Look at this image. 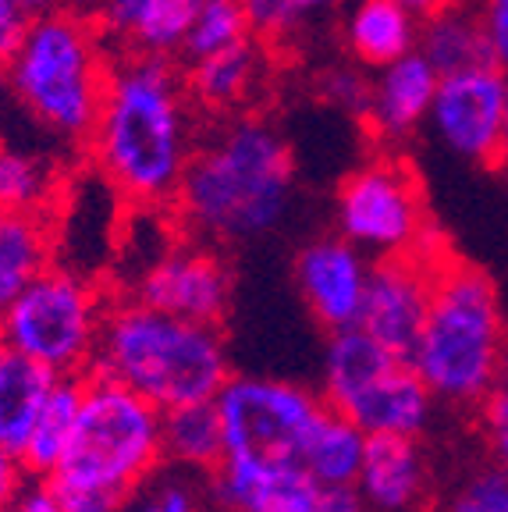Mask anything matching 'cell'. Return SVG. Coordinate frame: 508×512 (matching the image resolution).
<instances>
[{"mask_svg":"<svg viewBox=\"0 0 508 512\" xmlns=\"http://www.w3.org/2000/svg\"><path fill=\"white\" fill-rule=\"evenodd\" d=\"M196 143V107L178 61L114 54L104 104L86 139L104 182L132 207H171Z\"/></svg>","mask_w":508,"mask_h":512,"instance_id":"6da1fadb","label":"cell"},{"mask_svg":"<svg viewBox=\"0 0 508 512\" xmlns=\"http://www.w3.org/2000/svg\"><path fill=\"white\" fill-rule=\"evenodd\" d=\"M295 192V150L260 111L217 118L199 132L175 192L178 224L210 246H239L270 235L285 221Z\"/></svg>","mask_w":508,"mask_h":512,"instance_id":"7a4b0ae2","label":"cell"},{"mask_svg":"<svg viewBox=\"0 0 508 512\" xmlns=\"http://www.w3.org/2000/svg\"><path fill=\"white\" fill-rule=\"evenodd\" d=\"M93 374L132 388L167 413L192 402H214L231 377L228 345L217 324H196L153 310L139 299L107 306Z\"/></svg>","mask_w":508,"mask_h":512,"instance_id":"3957f363","label":"cell"},{"mask_svg":"<svg viewBox=\"0 0 508 512\" xmlns=\"http://www.w3.org/2000/svg\"><path fill=\"white\" fill-rule=\"evenodd\" d=\"M437 402L480 406L508 367V324L487 271L445 253L437 260L430 310L409 356Z\"/></svg>","mask_w":508,"mask_h":512,"instance_id":"277c9868","label":"cell"},{"mask_svg":"<svg viewBox=\"0 0 508 512\" xmlns=\"http://www.w3.org/2000/svg\"><path fill=\"white\" fill-rule=\"evenodd\" d=\"M114 50L93 18L75 8L32 18L4 82L43 132L86 146L104 104Z\"/></svg>","mask_w":508,"mask_h":512,"instance_id":"5b68a950","label":"cell"},{"mask_svg":"<svg viewBox=\"0 0 508 512\" xmlns=\"http://www.w3.org/2000/svg\"><path fill=\"white\" fill-rule=\"evenodd\" d=\"M164 459V413L104 374H82L72 441L47 477L54 491H100L125 505Z\"/></svg>","mask_w":508,"mask_h":512,"instance_id":"8992f818","label":"cell"},{"mask_svg":"<svg viewBox=\"0 0 508 512\" xmlns=\"http://www.w3.org/2000/svg\"><path fill=\"white\" fill-rule=\"evenodd\" d=\"M111 299L72 267L47 264L0 310V345L50 374H89Z\"/></svg>","mask_w":508,"mask_h":512,"instance_id":"52a82bcc","label":"cell"},{"mask_svg":"<svg viewBox=\"0 0 508 512\" xmlns=\"http://www.w3.org/2000/svg\"><path fill=\"white\" fill-rule=\"evenodd\" d=\"M334 232L370 260L437 246L423 185L402 153L381 150L352 168L334 192Z\"/></svg>","mask_w":508,"mask_h":512,"instance_id":"ba28073f","label":"cell"},{"mask_svg":"<svg viewBox=\"0 0 508 512\" xmlns=\"http://www.w3.org/2000/svg\"><path fill=\"white\" fill-rule=\"evenodd\" d=\"M214 406L221 413L224 459L260 470H292L324 399L278 377H228Z\"/></svg>","mask_w":508,"mask_h":512,"instance_id":"9c48e42d","label":"cell"},{"mask_svg":"<svg viewBox=\"0 0 508 512\" xmlns=\"http://www.w3.org/2000/svg\"><path fill=\"white\" fill-rule=\"evenodd\" d=\"M427 128L452 157L477 168H501L505 68L473 64L441 75L430 100Z\"/></svg>","mask_w":508,"mask_h":512,"instance_id":"30bf717a","label":"cell"},{"mask_svg":"<svg viewBox=\"0 0 508 512\" xmlns=\"http://www.w3.org/2000/svg\"><path fill=\"white\" fill-rule=\"evenodd\" d=\"M132 296L153 310L221 328L235 296V271L221 246L199 239L175 242L143 267Z\"/></svg>","mask_w":508,"mask_h":512,"instance_id":"8fae6325","label":"cell"},{"mask_svg":"<svg viewBox=\"0 0 508 512\" xmlns=\"http://www.w3.org/2000/svg\"><path fill=\"white\" fill-rule=\"evenodd\" d=\"M445 253L448 246L437 242V246L420 249V253L384 256L370 267L363 310H359L356 324L405 363H409L416 342H420L423 320H427L430 310L437 260Z\"/></svg>","mask_w":508,"mask_h":512,"instance_id":"7c38bea8","label":"cell"},{"mask_svg":"<svg viewBox=\"0 0 508 512\" xmlns=\"http://www.w3.org/2000/svg\"><path fill=\"white\" fill-rule=\"evenodd\" d=\"M374 260L342 235H320L295 256V288L317 324L327 331L352 328L363 310Z\"/></svg>","mask_w":508,"mask_h":512,"instance_id":"4fadbf2b","label":"cell"},{"mask_svg":"<svg viewBox=\"0 0 508 512\" xmlns=\"http://www.w3.org/2000/svg\"><path fill=\"white\" fill-rule=\"evenodd\" d=\"M437 79H441L437 68L420 50L377 68L374 82H370V104L359 118L377 150H405V143H413L420 128H427Z\"/></svg>","mask_w":508,"mask_h":512,"instance_id":"5bb4252c","label":"cell"},{"mask_svg":"<svg viewBox=\"0 0 508 512\" xmlns=\"http://www.w3.org/2000/svg\"><path fill=\"white\" fill-rule=\"evenodd\" d=\"M270 54L274 50L267 43L249 36V40L235 43V47L221 50V54L185 61L182 79L192 107L199 114H210V118L253 111L263 86H267Z\"/></svg>","mask_w":508,"mask_h":512,"instance_id":"9a60e30c","label":"cell"},{"mask_svg":"<svg viewBox=\"0 0 508 512\" xmlns=\"http://www.w3.org/2000/svg\"><path fill=\"white\" fill-rule=\"evenodd\" d=\"M199 0H89L86 15L114 54H150L178 61Z\"/></svg>","mask_w":508,"mask_h":512,"instance_id":"2e32d148","label":"cell"},{"mask_svg":"<svg viewBox=\"0 0 508 512\" xmlns=\"http://www.w3.org/2000/svg\"><path fill=\"white\" fill-rule=\"evenodd\" d=\"M352 491L366 512H420L430 491L420 438L370 434Z\"/></svg>","mask_w":508,"mask_h":512,"instance_id":"e0dca14e","label":"cell"},{"mask_svg":"<svg viewBox=\"0 0 508 512\" xmlns=\"http://www.w3.org/2000/svg\"><path fill=\"white\" fill-rule=\"evenodd\" d=\"M434 395L413 370V363L395 360L374 381L359 388L338 413H345L363 434H398L420 438L434 420Z\"/></svg>","mask_w":508,"mask_h":512,"instance_id":"ac0fdd59","label":"cell"},{"mask_svg":"<svg viewBox=\"0 0 508 512\" xmlns=\"http://www.w3.org/2000/svg\"><path fill=\"white\" fill-rule=\"evenodd\" d=\"M338 36L352 61L377 72L413 54L420 40V18L395 0H345V8L338 11Z\"/></svg>","mask_w":508,"mask_h":512,"instance_id":"d6986e66","label":"cell"},{"mask_svg":"<svg viewBox=\"0 0 508 512\" xmlns=\"http://www.w3.org/2000/svg\"><path fill=\"white\" fill-rule=\"evenodd\" d=\"M366 438L370 434L359 431L349 416L324 406L313 420L306 441H302L299 470L310 480H317L324 491L352 488L359 477V466H363Z\"/></svg>","mask_w":508,"mask_h":512,"instance_id":"ffe728a7","label":"cell"},{"mask_svg":"<svg viewBox=\"0 0 508 512\" xmlns=\"http://www.w3.org/2000/svg\"><path fill=\"white\" fill-rule=\"evenodd\" d=\"M54 217L0 210V310L54 264Z\"/></svg>","mask_w":508,"mask_h":512,"instance_id":"44dd1931","label":"cell"},{"mask_svg":"<svg viewBox=\"0 0 508 512\" xmlns=\"http://www.w3.org/2000/svg\"><path fill=\"white\" fill-rule=\"evenodd\" d=\"M54 381L57 374L47 367L0 345V445L22 452Z\"/></svg>","mask_w":508,"mask_h":512,"instance_id":"7402d4cb","label":"cell"},{"mask_svg":"<svg viewBox=\"0 0 508 512\" xmlns=\"http://www.w3.org/2000/svg\"><path fill=\"white\" fill-rule=\"evenodd\" d=\"M79 402H82V374L57 377L43 409L36 413V424H32L22 452H18L29 477L47 480L57 470L64 448L72 441L75 420H79Z\"/></svg>","mask_w":508,"mask_h":512,"instance_id":"603a6c76","label":"cell"},{"mask_svg":"<svg viewBox=\"0 0 508 512\" xmlns=\"http://www.w3.org/2000/svg\"><path fill=\"white\" fill-rule=\"evenodd\" d=\"M416 50L437 68V75L473 68V64H494L487 54V40L480 32V22L466 0L452 8L437 11L430 18H420V40Z\"/></svg>","mask_w":508,"mask_h":512,"instance_id":"cb8c5ba5","label":"cell"},{"mask_svg":"<svg viewBox=\"0 0 508 512\" xmlns=\"http://www.w3.org/2000/svg\"><path fill=\"white\" fill-rule=\"evenodd\" d=\"M164 459L185 470L214 473L224 459L221 413L214 402H192L164 413Z\"/></svg>","mask_w":508,"mask_h":512,"instance_id":"d4e9b609","label":"cell"},{"mask_svg":"<svg viewBox=\"0 0 508 512\" xmlns=\"http://www.w3.org/2000/svg\"><path fill=\"white\" fill-rule=\"evenodd\" d=\"M61 192V175L47 153L0 143V210L50 214Z\"/></svg>","mask_w":508,"mask_h":512,"instance_id":"484cf974","label":"cell"},{"mask_svg":"<svg viewBox=\"0 0 508 512\" xmlns=\"http://www.w3.org/2000/svg\"><path fill=\"white\" fill-rule=\"evenodd\" d=\"M253 36L270 50H288L310 29L338 18L345 0H242Z\"/></svg>","mask_w":508,"mask_h":512,"instance_id":"4316f807","label":"cell"},{"mask_svg":"<svg viewBox=\"0 0 508 512\" xmlns=\"http://www.w3.org/2000/svg\"><path fill=\"white\" fill-rule=\"evenodd\" d=\"M249 36H253V25H249L242 0H199L189 32H185L178 64L221 54V50L235 47V43L249 40Z\"/></svg>","mask_w":508,"mask_h":512,"instance_id":"83f0119b","label":"cell"},{"mask_svg":"<svg viewBox=\"0 0 508 512\" xmlns=\"http://www.w3.org/2000/svg\"><path fill=\"white\" fill-rule=\"evenodd\" d=\"M370 82H374V72L349 61H331L324 68H317L313 75V96L320 104L334 107V111H345L352 118H363L366 104H370Z\"/></svg>","mask_w":508,"mask_h":512,"instance_id":"f1b7e54d","label":"cell"},{"mask_svg":"<svg viewBox=\"0 0 508 512\" xmlns=\"http://www.w3.org/2000/svg\"><path fill=\"white\" fill-rule=\"evenodd\" d=\"M320 502H324V488L306 477L299 466H292V470H278L274 477H267V484L242 512H320Z\"/></svg>","mask_w":508,"mask_h":512,"instance_id":"f546056e","label":"cell"},{"mask_svg":"<svg viewBox=\"0 0 508 512\" xmlns=\"http://www.w3.org/2000/svg\"><path fill=\"white\" fill-rule=\"evenodd\" d=\"M441 512H508V473L498 463L473 470L455 484Z\"/></svg>","mask_w":508,"mask_h":512,"instance_id":"4dcf8cb0","label":"cell"},{"mask_svg":"<svg viewBox=\"0 0 508 512\" xmlns=\"http://www.w3.org/2000/svg\"><path fill=\"white\" fill-rule=\"evenodd\" d=\"M480 424H484V434L491 441L494 463L508 473V367L501 381L491 388V395L480 402Z\"/></svg>","mask_w":508,"mask_h":512,"instance_id":"1f68e13d","label":"cell"},{"mask_svg":"<svg viewBox=\"0 0 508 512\" xmlns=\"http://www.w3.org/2000/svg\"><path fill=\"white\" fill-rule=\"evenodd\" d=\"M487 40V54L498 68H508V0H466Z\"/></svg>","mask_w":508,"mask_h":512,"instance_id":"d6a6232c","label":"cell"},{"mask_svg":"<svg viewBox=\"0 0 508 512\" xmlns=\"http://www.w3.org/2000/svg\"><path fill=\"white\" fill-rule=\"evenodd\" d=\"M29 22L32 18L18 8L15 0H0V75L8 72L11 57H15L18 47H22L25 32H29Z\"/></svg>","mask_w":508,"mask_h":512,"instance_id":"836d02e7","label":"cell"},{"mask_svg":"<svg viewBox=\"0 0 508 512\" xmlns=\"http://www.w3.org/2000/svg\"><path fill=\"white\" fill-rule=\"evenodd\" d=\"M25 480H29V470H25L22 456H18L15 448L0 445V512L11 509L18 491L25 488Z\"/></svg>","mask_w":508,"mask_h":512,"instance_id":"e575fe53","label":"cell"},{"mask_svg":"<svg viewBox=\"0 0 508 512\" xmlns=\"http://www.w3.org/2000/svg\"><path fill=\"white\" fill-rule=\"evenodd\" d=\"M8 512H68V509H64L61 498L50 491L47 480H40V484H25Z\"/></svg>","mask_w":508,"mask_h":512,"instance_id":"d590c367","label":"cell"},{"mask_svg":"<svg viewBox=\"0 0 508 512\" xmlns=\"http://www.w3.org/2000/svg\"><path fill=\"white\" fill-rule=\"evenodd\" d=\"M153 502H157L160 512H199V498L192 495V488H185L178 480L164 484V488L153 495Z\"/></svg>","mask_w":508,"mask_h":512,"instance_id":"8d00e7d4","label":"cell"},{"mask_svg":"<svg viewBox=\"0 0 508 512\" xmlns=\"http://www.w3.org/2000/svg\"><path fill=\"white\" fill-rule=\"evenodd\" d=\"M320 512H366V509L352 488H334V491H324Z\"/></svg>","mask_w":508,"mask_h":512,"instance_id":"74e56055","label":"cell"},{"mask_svg":"<svg viewBox=\"0 0 508 512\" xmlns=\"http://www.w3.org/2000/svg\"><path fill=\"white\" fill-rule=\"evenodd\" d=\"M15 4L29 18H43V15H54V11L72 8V0H15Z\"/></svg>","mask_w":508,"mask_h":512,"instance_id":"f35d334b","label":"cell"},{"mask_svg":"<svg viewBox=\"0 0 508 512\" xmlns=\"http://www.w3.org/2000/svg\"><path fill=\"white\" fill-rule=\"evenodd\" d=\"M395 4H402L405 11H413L416 18H430L437 11L452 8V4H462V0H395Z\"/></svg>","mask_w":508,"mask_h":512,"instance_id":"ab89813d","label":"cell"},{"mask_svg":"<svg viewBox=\"0 0 508 512\" xmlns=\"http://www.w3.org/2000/svg\"><path fill=\"white\" fill-rule=\"evenodd\" d=\"M501 168H508V68H505V136H501Z\"/></svg>","mask_w":508,"mask_h":512,"instance_id":"60d3db41","label":"cell"},{"mask_svg":"<svg viewBox=\"0 0 508 512\" xmlns=\"http://www.w3.org/2000/svg\"><path fill=\"white\" fill-rule=\"evenodd\" d=\"M132 512H160V509H157V502H153V498H143V502L135 505Z\"/></svg>","mask_w":508,"mask_h":512,"instance_id":"b9f144b4","label":"cell"}]
</instances>
